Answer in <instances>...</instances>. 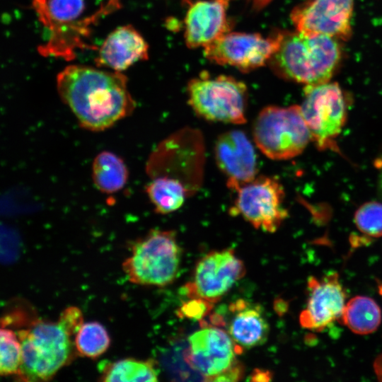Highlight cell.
Segmentation results:
<instances>
[{
  "label": "cell",
  "mask_w": 382,
  "mask_h": 382,
  "mask_svg": "<svg viewBox=\"0 0 382 382\" xmlns=\"http://www.w3.org/2000/svg\"><path fill=\"white\" fill-rule=\"evenodd\" d=\"M57 90L80 125L91 131L111 127L136 106L127 77L111 70L69 65L57 74Z\"/></svg>",
  "instance_id": "1"
},
{
  "label": "cell",
  "mask_w": 382,
  "mask_h": 382,
  "mask_svg": "<svg viewBox=\"0 0 382 382\" xmlns=\"http://www.w3.org/2000/svg\"><path fill=\"white\" fill-rule=\"evenodd\" d=\"M81 311L65 308L55 322L33 318L16 333L21 347L18 381H43L71 363L77 352L74 337L83 323Z\"/></svg>",
  "instance_id": "2"
},
{
  "label": "cell",
  "mask_w": 382,
  "mask_h": 382,
  "mask_svg": "<svg viewBox=\"0 0 382 382\" xmlns=\"http://www.w3.org/2000/svg\"><path fill=\"white\" fill-rule=\"evenodd\" d=\"M339 40L325 35L282 31L267 64L284 79L307 86L329 82L342 59Z\"/></svg>",
  "instance_id": "3"
},
{
  "label": "cell",
  "mask_w": 382,
  "mask_h": 382,
  "mask_svg": "<svg viewBox=\"0 0 382 382\" xmlns=\"http://www.w3.org/2000/svg\"><path fill=\"white\" fill-rule=\"evenodd\" d=\"M182 250L175 231L152 229L130 244L122 263L127 279L134 284L162 287L175 279Z\"/></svg>",
  "instance_id": "4"
},
{
  "label": "cell",
  "mask_w": 382,
  "mask_h": 382,
  "mask_svg": "<svg viewBox=\"0 0 382 382\" xmlns=\"http://www.w3.org/2000/svg\"><path fill=\"white\" fill-rule=\"evenodd\" d=\"M32 5L48 35L46 43L39 47L40 53L64 59L74 58L78 49L86 47L83 38L90 33L91 23L106 8L83 19L84 0H32Z\"/></svg>",
  "instance_id": "5"
},
{
  "label": "cell",
  "mask_w": 382,
  "mask_h": 382,
  "mask_svg": "<svg viewBox=\"0 0 382 382\" xmlns=\"http://www.w3.org/2000/svg\"><path fill=\"white\" fill-rule=\"evenodd\" d=\"M187 93L189 105L199 117L214 122L245 123L248 89L243 81L203 71L189 81Z\"/></svg>",
  "instance_id": "6"
},
{
  "label": "cell",
  "mask_w": 382,
  "mask_h": 382,
  "mask_svg": "<svg viewBox=\"0 0 382 382\" xmlns=\"http://www.w3.org/2000/svg\"><path fill=\"white\" fill-rule=\"evenodd\" d=\"M256 146L272 160H287L301 154L312 139L300 105L264 108L253 125Z\"/></svg>",
  "instance_id": "7"
},
{
  "label": "cell",
  "mask_w": 382,
  "mask_h": 382,
  "mask_svg": "<svg viewBox=\"0 0 382 382\" xmlns=\"http://www.w3.org/2000/svg\"><path fill=\"white\" fill-rule=\"evenodd\" d=\"M204 156L201 134L184 129L158 146L148 162L147 171L152 178L164 176L180 182L191 196L202 184Z\"/></svg>",
  "instance_id": "8"
},
{
  "label": "cell",
  "mask_w": 382,
  "mask_h": 382,
  "mask_svg": "<svg viewBox=\"0 0 382 382\" xmlns=\"http://www.w3.org/2000/svg\"><path fill=\"white\" fill-rule=\"evenodd\" d=\"M242 351L228 332L210 326L189 337L184 358L205 381H237L244 375L243 365L236 358Z\"/></svg>",
  "instance_id": "9"
},
{
  "label": "cell",
  "mask_w": 382,
  "mask_h": 382,
  "mask_svg": "<svg viewBox=\"0 0 382 382\" xmlns=\"http://www.w3.org/2000/svg\"><path fill=\"white\" fill-rule=\"evenodd\" d=\"M230 213L241 216L255 228L275 232L288 217L284 190L276 178L259 175L238 188Z\"/></svg>",
  "instance_id": "10"
},
{
  "label": "cell",
  "mask_w": 382,
  "mask_h": 382,
  "mask_svg": "<svg viewBox=\"0 0 382 382\" xmlns=\"http://www.w3.org/2000/svg\"><path fill=\"white\" fill-rule=\"evenodd\" d=\"M301 110L312 139L321 149L328 147L341 132L347 109L344 93L337 83L307 86Z\"/></svg>",
  "instance_id": "11"
},
{
  "label": "cell",
  "mask_w": 382,
  "mask_h": 382,
  "mask_svg": "<svg viewBox=\"0 0 382 382\" xmlns=\"http://www.w3.org/2000/svg\"><path fill=\"white\" fill-rule=\"evenodd\" d=\"M282 31L267 37L259 33L228 32L204 48V57L219 65L248 72L267 64L277 49Z\"/></svg>",
  "instance_id": "12"
},
{
  "label": "cell",
  "mask_w": 382,
  "mask_h": 382,
  "mask_svg": "<svg viewBox=\"0 0 382 382\" xmlns=\"http://www.w3.org/2000/svg\"><path fill=\"white\" fill-rule=\"evenodd\" d=\"M245 274L243 262L232 249L212 251L197 263L184 293L191 299L212 303L220 300Z\"/></svg>",
  "instance_id": "13"
},
{
  "label": "cell",
  "mask_w": 382,
  "mask_h": 382,
  "mask_svg": "<svg viewBox=\"0 0 382 382\" xmlns=\"http://www.w3.org/2000/svg\"><path fill=\"white\" fill-rule=\"evenodd\" d=\"M354 0H306L291 12L296 30L307 35H325L341 40L352 33Z\"/></svg>",
  "instance_id": "14"
},
{
  "label": "cell",
  "mask_w": 382,
  "mask_h": 382,
  "mask_svg": "<svg viewBox=\"0 0 382 382\" xmlns=\"http://www.w3.org/2000/svg\"><path fill=\"white\" fill-rule=\"evenodd\" d=\"M214 156L226 179L227 187L233 192L257 176L255 147L242 130L231 129L221 134L215 142Z\"/></svg>",
  "instance_id": "15"
},
{
  "label": "cell",
  "mask_w": 382,
  "mask_h": 382,
  "mask_svg": "<svg viewBox=\"0 0 382 382\" xmlns=\"http://www.w3.org/2000/svg\"><path fill=\"white\" fill-rule=\"evenodd\" d=\"M308 289L307 305L299 317L302 327L320 331L340 319L346 304V293L337 273H330L321 279L311 277Z\"/></svg>",
  "instance_id": "16"
},
{
  "label": "cell",
  "mask_w": 382,
  "mask_h": 382,
  "mask_svg": "<svg viewBox=\"0 0 382 382\" xmlns=\"http://www.w3.org/2000/svg\"><path fill=\"white\" fill-rule=\"evenodd\" d=\"M229 0H198L185 18L184 37L189 48L204 47L231 30L227 17Z\"/></svg>",
  "instance_id": "17"
},
{
  "label": "cell",
  "mask_w": 382,
  "mask_h": 382,
  "mask_svg": "<svg viewBox=\"0 0 382 382\" xmlns=\"http://www.w3.org/2000/svg\"><path fill=\"white\" fill-rule=\"evenodd\" d=\"M149 47L141 35L132 25L112 31L98 49L95 59L98 67L121 72L134 63L148 59Z\"/></svg>",
  "instance_id": "18"
},
{
  "label": "cell",
  "mask_w": 382,
  "mask_h": 382,
  "mask_svg": "<svg viewBox=\"0 0 382 382\" xmlns=\"http://www.w3.org/2000/svg\"><path fill=\"white\" fill-rule=\"evenodd\" d=\"M227 332L240 347L252 348L265 343L270 327L260 306L239 299L232 303Z\"/></svg>",
  "instance_id": "19"
},
{
  "label": "cell",
  "mask_w": 382,
  "mask_h": 382,
  "mask_svg": "<svg viewBox=\"0 0 382 382\" xmlns=\"http://www.w3.org/2000/svg\"><path fill=\"white\" fill-rule=\"evenodd\" d=\"M100 381L105 382L157 381L158 372L152 359L125 358L99 364Z\"/></svg>",
  "instance_id": "20"
},
{
  "label": "cell",
  "mask_w": 382,
  "mask_h": 382,
  "mask_svg": "<svg viewBox=\"0 0 382 382\" xmlns=\"http://www.w3.org/2000/svg\"><path fill=\"white\" fill-rule=\"evenodd\" d=\"M92 177L99 190L105 193H114L125 185L128 170L121 158L114 153L103 151L93 160Z\"/></svg>",
  "instance_id": "21"
},
{
  "label": "cell",
  "mask_w": 382,
  "mask_h": 382,
  "mask_svg": "<svg viewBox=\"0 0 382 382\" xmlns=\"http://www.w3.org/2000/svg\"><path fill=\"white\" fill-rule=\"evenodd\" d=\"M340 320L352 332L366 335L378 328L381 320V311L371 298L355 296L345 304Z\"/></svg>",
  "instance_id": "22"
},
{
  "label": "cell",
  "mask_w": 382,
  "mask_h": 382,
  "mask_svg": "<svg viewBox=\"0 0 382 382\" xmlns=\"http://www.w3.org/2000/svg\"><path fill=\"white\" fill-rule=\"evenodd\" d=\"M145 190L155 212L161 214L175 212L190 197L183 183L164 176L152 178Z\"/></svg>",
  "instance_id": "23"
},
{
  "label": "cell",
  "mask_w": 382,
  "mask_h": 382,
  "mask_svg": "<svg viewBox=\"0 0 382 382\" xmlns=\"http://www.w3.org/2000/svg\"><path fill=\"white\" fill-rule=\"evenodd\" d=\"M77 354L96 359L107 351L110 337L105 328L99 322L83 323L74 337Z\"/></svg>",
  "instance_id": "24"
},
{
  "label": "cell",
  "mask_w": 382,
  "mask_h": 382,
  "mask_svg": "<svg viewBox=\"0 0 382 382\" xmlns=\"http://www.w3.org/2000/svg\"><path fill=\"white\" fill-rule=\"evenodd\" d=\"M21 361L19 339L11 328L1 326L0 332V373L3 376H16Z\"/></svg>",
  "instance_id": "25"
},
{
  "label": "cell",
  "mask_w": 382,
  "mask_h": 382,
  "mask_svg": "<svg viewBox=\"0 0 382 382\" xmlns=\"http://www.w3.org/2000/svg\"><path fill=\"white\" fill-rule=\"evenodd\" d=\"M354 222L365 235L382 236V204L376 201L366 202L357 210Z\"/></svg>",
  "instance_id": "26"
},
{
  "label": "cell",
  "mask_w": 382,
  "mask_h": 382,
  "mask_svg": "<svg viewBox=\"0 0 382 382\" xmlns=\"http://www.w3.org/2000/svg\"><path fill=\"white\" fill-rule=\"evenodd\" d=\"M213 303L202 299H192L183 304L180 309V316L192 319L203 318L212 308Z\"/></svg>",
  "instance_id": "27"
},
{
  "label": "cell",
  "mask_w": 382,
  "mask_h": 382,
  "mask_svg": "<svg viewBox=\"0 0 382 382\" xmlns=\"http://www.w3.org/2000/svg\"><path fill=\"white\" fill-rule=\"evenodd\" d=\"M272 374L268 371L256 369L251 376V381H267L272 378Z\"/></svg>",
  "instance_id": "28"
},
{
  "label": "cell",
  "mask_w": 382,
  "mask_h": 382,
  "mask_svg": "<svg viewBox=\"0 0 382 382\" xmlns=\"http://www.w3.org/2000/svg\"><path fill=\"white\" fill-rule=\"evenodd\" d=\"M374 369L378 380L382 381V354L374 361Z\"/></svg>",
  "instance_id": "29"
},
{
  "label": "cell",
  "mask_w": 382,
  "mask_h": 382,
  "mask_svg": "<svg viewBox=\"0 0 382 382\" xmlns=\"http://www.w3.org/2000/svg\"><path fill=\"white\" fill-rule=\"evenodd\" d=\"M378 186H379V190H380L381 192L382 193V170L381 171V173L379 174Z\"/></svg>",
  "instance_id": "30"
}]
</instances>
